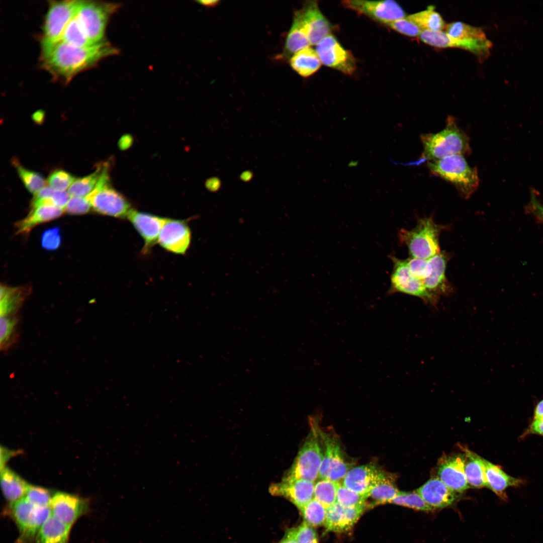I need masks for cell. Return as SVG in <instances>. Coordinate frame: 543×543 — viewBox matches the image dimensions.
<instances>
[{
	"mask_svg": "<svg viewBox=\"0 0 543 543\" xmlns=\"http://www.w3.org/2000/svg\"><path fill=\"white\" fill-rule=\"evenodd\" d=\"M407 18L422 31H442L446 25L441 15L435 11L433 6H429L426 10L410 15Z\"/></svg>",
	"mask_w": 543,
	"mask_h": 543,
	"instance_id": "cell-34",
	"label": "cell"
},
{
	"mask_svg": "<svg viewBox=\"0 0 543 543\" xmlns=\"http://www.w3.org/2000/svg\"><path fill=\"white\" fill-rule=\"evenodd\" d=\"M450 257V253L442 251L429 258L431 272L423 283L426 290L438 299L441 296L450 295L454 291L445 276L447 264Z\"/></svg>",
	"mask_w": 543,
	"mask_h": 543,
	"instance_id": "cell-22",
	"label": "cell"
},
{
	"mask_svg": "<svg viewBox=\"0 0 543 543\" xmlns=\"http://www.w3.org/2000/svg\"><path fill=\"white\" fill-rule=\"evenodd\" d=\"M198 2L200 4H202V5H204V6H206V7H214L215 6H217L219 3V1H214V0H213V1H212V0H210V1H198Z\"/></svg>",
	"mask_w": 543,
	"mask_h": 543,
	"instance_id": "cell-58",
	"label": "cell"
},
{
	"mask_svg": "<svg viewBox=\"0 0 543 543\" xmlns=\"http://www.w3.org/2000/svg\"><path fill=\"white\" fill-rule=\"evenodd\" d=\"M1 470H2L5 467V464L8 460V459L10 458L11 456H13V455L15 454H13V451L6 449L5 448H4L3 449L2 447H1Z\"/></svg>",
	"mask_w": 543,
	"mask_h": 543,
	"instance_id": "cell-55",
	"label": "cell"
},
{
	"mask_svg": "<svg viewBox=\"0 0 543 543\" xmlns=\"http://www.w3.org/2000/svg\"><path fill=\"white\" fill-rule=\"evenodd\" d=\"M447 228L436 224L431 216L419 218L414 228L400 229L398 238L411 257L429 259L440 252L439 236Z\"/></svg>",
	"mask_w": 543,
	"mask_h": 543,
	"instance_id": "cell-4",
	"label": "cell"
},
{
	"mask_svg": "<svg viewBox=\"0 0 543 543\" xmlns=\"http://www.w3.org/2000/svg\"><path fill=\"white\" fill-rule=\"evenodd\" d=\"M487 487L503 499H506V490L510 487H518L522 480L506 474L501 468L484 459Z\"/></svg>",
	"mask_w": 543,
	"mask_h": 543,
	"instance_id": "cell-26",
	"label": "cell"
},
{
	"mask_svg": "<svg viewBox=\"0 0 543 543\" xmlns=\"http://www.w3.org/2000/svg\"><path fill=\"white\" fill-rule=\"evenodd\" d=\"M63 210L56 206L43 203L32 208L24 219L16 223V233L28 234L36 226L55 219L62 215Z\"/></svg>",
	"mask_w": 543,
	"mask_h": 543,
	"instance_id": "cell-25",
	"label": "cell"
},
{
	"mask_svg": "<svg viewBox=\"0 0 543 543\" xmlns=\"http://www.w3.org/2000/svg\"><path fill=\"white\" fill-rule=\"evenodd\" d=\"M54 191L55 190L49 186H45L35 195L31 202V208L36 207L44 200L49 199Z\"/></svg>",
	"mask_w": 543,
	"mask_h": 543,
	"instance_id": "cell-52",
	"label": "cell"
},
{
	"mask_svg": "<svg viewBox=\"0 0 543 543\" xmlns=\"http://www.w3.org/2000/svg\"><path fill=\"white\" fill-rule=\"evenodd\" d=\"M70 527L51 514L38 532L35 543H68Z\"/></svg>",
	"mask_w": 543,
	"mask_h": 543,
	"instance_id": "cell-30",
	"label": "cell"
},
{
	"mask_svg": "<svg viewBox=\"0 0 543 543\" xmlns=\"http://www.w3.org/2000/svg\"><path fill=\"white\" fill-rule=\"evenodd\" d=\"M543 418V399L539 401L535 406L533 419H537Z\"/></svg>",
	"mask_w": 543,
	"mask_h": 543,
	"instance_id": "cell-56",
	"label": "cell"
},
{
	"mask_svg": "<svg viewBox=\"0 0 543 543\" xmlns=\"http://www.w3.org/2000/svg\"><path fill=\"white\" fill-rule=\"evenodd\" d=\"M13 162L21 179L30 193L35 195L45 187L46 181L41 174L24 167L16 160Z\"/></svg>",
	"mask_w": 543,
	"mask_h": 543,
	"instance_id": "cell-39",
	"label": "cell"
},
{
	"mask_svg": "<svg viewBox=\"0 0 543 543\" xmlns=\"http://www.w3.org/2000/svg\"><path fill=\"white\" fill-rule=\"evenodd\" d=\"M81 2L79 0L49 2L41 45L52 44L61 40L67 25L76 15Z\"/></svg>",
	"mask_w": 543,
	"mask_h": 543,
	"instance_id": "cell-9",
	"label": "cell"
},
{
	"mask_svg": "<svg viewBox=\"0 0 543 543\" xmlns=\"http://www.w3.org/2000/svg\"><path fill=\"white\" fill-rule=\"evenodd\" d=\"M390 257L393 263V268L388 294L399 293L413 296L421 299L426 304L436 306L439 299L430 294L423 282L410 273L406 259L392 255Z\"/></svg>",
	"mask_w": 543,
	"mask_h": 543,
	"instance_id": "cell-11",
	"label": "cell"
},
{
	"mask_svg": "<svg viewBox=\"0 0 543 543\" xmlns=\"http://www.w3.org/2000/svg\"><path fill=\"white\" fill-rule=\"evenodd\" d=\"M427 167L432 174L453 185L464 199L470 198L478 188L477 169L471 167L463 155H452L428 162Z\"/></svg>",
	"mask_w": 543,
	"mask_h": 543,
	"instance_id": "cell-3",
	"label": "cell"
},
{
	"mask_svg": "<svg viewBox=\"0 0 543 543\" xmlns=\"http://www.w3.org/2000/svg\"><path fill=\"white\" fill-rule=\"evenodd\" d=\"M41 245L46 250H53L57 249L61 244V235L58 227L45 230L41 236Z\"/></svg>",
	"mask_w": 543,
	"mask_h": 543,
	"instance_id": "cell-47",
	"label": "cell"
},
{
	"mask_svg": "<svg viewBox=\"0 0 543 543\" xmlns=\"http://www.w3.org/2000/svg\"><path fill=\"white\" fill-rule=\"evenodd\" d=\"M391 503L421 511H429L434 510L424 501L416 491L414 492L399 491Z\"/></svg>",
	"mask_w": 543,
	"mask_h": 543,
	"instance_id": "cell-41",
	"label": "cell"
},
{
	"mask_svg": "<svg viewBox=\"0 0 543 543\" xmlns=\"http://www.w3.org/2000/svg\"><path fill=\"white\" fill-rule=\"evenodd\" d=\"M191 237V229L185 220L167 218L158 243L170 252L184 254L189 248Z\"/></svg>",
	"mask_w": 543,
	"mask_h": 543,
	"instance_id": "cell-15",
	"label": "cell"
},
{
	"mask_svg": "<svg viewBox=\"0 0 543 543\" xmlns=\"http://www.w3.org/2000/svg\"><path fill=\"white\" fill-rule=\"evenodd\" d=\"M28 287L1 286V316L18 315V312L30 294Z\"/></svg>",
	"mask_w": 543,
	"mask_h": 543,
	"instance_id": "cell-28",
	"label": "cell"
},
{
	"mask_svg": "<svg viewBox=\"0 0 543 543\" xmlns=\"http://www.w3.org/2000/svg\"><path fill=\"white\" fill-rule=\"evenodd\" d=\"M90 204L85 197H70L64 210L70 214L80 215L87 213L90 209Z\"/></svg>",
	"mask_w": 543,
	"mask_h": 543,
	"instance_id": "cell-48",
	"label": "cell"
},
{
	"mask_svg": "<svg viewBox=\"0 0 543 543\" xmlns=\"http://www.w3.org/2000/svg\"><path fill=\"white\" fill-rule=\"evenodd\" d=\"M410 273L422 282L430 275L431 266L429 259L410 257L406 259Z\"/></svg>",
	"mask_w": 543,
	"mask_h": 543,
	"instance_id": "cell-45",
	"label": "cell"
},
{
	"mask_svg": "<svg viewBox=\"0 0 543 543\" xmlns=\"http://www.w3.org/2000/svg\"><path fill=\"white\" fill-rule=\"evenodd\" d=\"M280 543H298L296 538V528L289 530Z\"/></svg>",
	"mask_w": 543,
	"mask_h": 543,
	"instance_id": "cell-54",
	"label": "cell"
},
{
	"mask_svg": "<svg viewBox=\"0 0 543 543\" xmlns=\"http://www.w3.org/2000/svg\"><path fill=\"white\" fill-rule=\"evenodd\" d=\"M316 46L315 50L322 64L346 75H351L355 71L356 63L354 56L332 34L325 37Z\"/></svg>",
	"mask_w": 543,
	"mask_h": 543,
	"instance_id": "cell-12",
	"label": "cell"
},
{
	"mask_svg": "<svg viewBox=\"0 0 543 543\" xmlns=\"http://www.w3.org/2000/svg\"><path fill=\"white\" fill-rule=\"evenodd\" d=\"M310 46L299 10L294 14L293 23L286 39L284 54L286 57H291L296 52Z\"/></svg>",
	"mask_w": 543,
	"mask_h": 543,
	"instance_id": "cell-29",
	"label": "cell"
},
{
	"mask_svg": "<svg viewBox=\"0 0 543 543\" xmlns=\"http://www.w3.org/2000/svg\"><path fill=\"white\" fill-rule=\"evenodd\" d=\"M526 210L530 213L539 223L543 224V205L538 201L535 196L531 194L530 200L527 206Z\"/></svg>",
	"mask_w": 543,
	"mask_h": 543,
	"instance_id": "cell-50",
	"label": "cell"
},
{
	"mask_svg": "<svg viewBox=\"0 0 543 543\" xmlns=\"http://www.w3.org/2000/svg\"><path fill=\"white\" fill-rule=\"evenodd\" d=\"M318 431L313 427L284 479H301L314 482L318 478L323 450Z\"/></svg>",
	"mask_w": 543,
	"mask_h": 543,
	"instance_id": "cell-6",
	"label": "cell"
},
{
	"mask_svg": "<svg viewBox=\"0 0 543 543\" xmlns=\"http://www.w3.org/2000/svg\"><path fill=\"white\" fill-rule=\"evenodd\" d=\"M464 451L465 474L469 486L475 488L487 487L484 459L467 448Z\"/></svg>",
	"mask_w": 543,
	"mask_h": 543,
	"instance_id": "cell-32",
	"label": "cell"
},
{
	"mask_svg": "<svg viewBox=\"0 0 543 543\" xmlns=\"http://www.w3.org/2000/svg\"><path fill=\"white\" fill-rule=\"evenodd\" d=\"M366 505L344 507L337 502L327 508L324 525L327 530L343 532L349 530L357 521Z\"/></svg>",
	"mask_w": 543,
	"mask_h": 543,
	"instance_id": "cell-24",
	"label": "cell"
},
{
	"mask_svg": "<svg viewBox=\"0 0 543 543\" xmlns=\"http://www.w3.org/2000/svg\"><path fill=\"white\" fill-rule=\"evenodd\" d=\"M0 348L8 351L20 336V318L18 315L1 316Z\"/></svg>",
	"mask_w": 543,
	"mask_h": 543,
	"instance_id": "cell-33",
	"label": "cell"
},
{
	"mask_svg": "<svg viewBox=\"0 0 543 543\" xmlns=\"http://www.w3.org/2000/svg\"><path fill=\"white\" fill-rule=\"evenodd\" d=\"M70 196L68 192L55 191L49 198V200L52 205L63 209L69 200Z\"/></svg>",
	"mask_w": 543,
	"mask_h": 543,
	"instance_id": "cell-51",
	"label": "cell"
},
{
	"mask_svg": "<svg viewBox=\"0 0 543 543\" xmlns=\"http://www.w3.org/2000/svg\"><path fill=\"white\" fill-rule=\"evenodd\" d=\"M300 11L310 45H316L331 34V25L320 11L317 1L306 2Z\"/></svg>",
	"mask_w": 543,
	"mask_h": 543,
	"instance_id": "cell-21",
	"label": "cell"
},
{
	"mask_svg": "<svg viewBox=\"0 0 543 543\" xmlns=\"http://www.w3.org/2000/svg\"><path fill=\"white\" fill-rule=\"evenodd\" d=\"M60 40L71 45L79 47H87L96 45L92 43L84 33L76 15L67 25Z\"/></svg>",
	"mask_w": 543,
	"mask_h": 543,
	"instance_id": "cell-36",
	"label": "cell"
},
{
	"mask_svg": "<svg viewBox=\"0 0 543 543\" xmlns=\"http://www.w3.org/2000/svg\"><path fill=\"white\" fill-rule=\"evenodd\" d=\"M53 495L45 488L29 485L25 497L35 506H50Z\"/></svg>",
	"mask_w": 543,
	"mask_h": 543,
	"instance_id": "cell-43",
	"label": "cell"
},
{
	"mask_svg": "<svg viewBox=\"0 0 543 543\" xmlns=\"http://www.w3.org/2000/svg\"><path fill=\"white\" fill-rule=\"evenodd\" d=\"M339 484L327 479H320L315 484L314 498L328 508L336 502Z\"/></svg>",
	"mask_w": 543,
	"mask_h": 543,
	"instance_id": "cell-37",
	"label": "cell"
},
{
	"mask_svg": "<svg viewBox=\"0 0 543 543\" xmlns=\"http://www.w3.org/2000/svg\"><path fill=\"white\" fill-rule=\"evenodd\" d=\"M416 491L434 509L450 505L458 497V493L437 476L430 478Z\"/></svg>",
	"mask_w": 543,
	"mask_h": 543,
	"instance_id": "cell-23",
	"label": "cell"
},
{
	"mask_svg": "<svg viewBox=\"0 0 543 543\" xmlns=\"http://www.w3.org/2000/svg\"><path fill=\"white\" fill-rule=\"evenodd\" d=\"M75 178L70 173L62 169L52 172L49 176L48 183L54 190L64 191L69 188Z\"/></svg>",
	"mask_w": 543,
	"mask_h": 543,
	"instance_id": "cell-44",
	"label": "cell"
},
{
	"mask_svg": "<svg viewBox=\"0 0 543 543\" xmlns=\"http://www.w3.org/2000/svg\"><path fill=\"white\" fill-rule=\"evenodd\" d=\"M117 4L95 1H81L76 17L85 34L93 44L105 41L106 26L116 11Z\"/></svg>",
	"mask_w": 543,
	"mask_h": 543,
	"instance_id": "cell-7",
	"label": "cell"
},
{
	"mask_svg": "<svg viewBox=\"0 0 543 543\" xmlns=\"http://www.w3.org/2000/svg\"><path fill=\"white\" fill-rule=\"evenodd\" d=\"M388 476L375 465L368 464L349 470L342 484L349 489L369 496L372 489Z\"/></svg>",
	"mask_w": 543,
	"mask_h": 543,
	"instance_id": "cell-18",
	"label": "cell"
},
{
	"mask_svg": "<svg viewBox=\"0 0 543 543\" xmlns=\"http://www.w3.org/2000/svg\"><path fill=\"white\" fill-rule=\"evenodd\" d=\"M465 454H454L442 457L438 464L436 476L457 493L470 487L465 474Z\"/></svg>",
	"mask_w": 543,
	"mask_h": 543,
	"instance_id": "cell-19",
	"label": "cell"
},
{
	"mask_svg": "<svg viewBox=\"0 0 543 543\" xmlns=\"http://www.w3.org/2000/svg\"><path fill=\"white\" fill-rule=\"evenodd\" d=\"M300 510L305 522L310 525L319 526L324 524L327 508L315 498Z\"/></svg>",
	"mask_w": 543,
	"mask_h": 543,
	"instance_id": "cell-38",
	"label": "cell"
},
{
	"mask_svg": "<svg viewBox=\"0 0 543 543\" xmlns=\"http://www.w3.org/2000/svg\"><path fill=\"white\" fill-rule=\"evenodd\" d=\"M44 113L41 111L35 113L32 117L33 120L37 124H41L44 120Z\"/></svg>",
	"mask_w": 543,
	"mask_h": 543,
	"instance_id": "cell-57",
	"label": "cell"
},
{
	"mask_svg": "<svg viewBox=\"0 0 543 543\" xmlns=\"http://www.w3.org/2000/svg\"><path fill=\"white\" fill-rule=\"evenodd\" d=\"M292 69L303 77H309L320 68L321 62L315 49L308 47L295 53L290 57Z\"/></svg>",
	"mask_w": 543,
	"mask_h": 543,
	"instance_id": "cell-31",
	"label": "cell"
},
{
	"mask_svg": "<svg viewBox=\"0 0 543 543\" xmlns=\"http://www.w3.org/2000/svg\"><path fill=\"white\" fill-rule=\"evenodd\" d=\"M41 67L56 79L66 83L103 58L117 52L106 41L87 47H79L60 40L41 45Z\"/></svg>",
	"mask_w": 543,
	"mask_h": 543,
	"instance_id": "cell-1",
	"label": "cell"
},
{
	"mask_svg": "<svg viewBox=\"0 0 543 543\" xmlns=\"http://www.w3.org/2000/svg\"><path fill=\"white\" fill-rule=\"evenodd\" d=\"M50 507L53 516L71 526L87 511L88 504L86 500L77 495L58 492L53 495Z\"/></svg>",
	"mask_w": 543,
	"mask_h": 543,
	"instance_id": "cell-17",
	"label": "cell"
},
{
	"mask_svg": "<svg viewBox=\"0 0 543 543\" xmlns=\"http://www.w3.org/2000/svg\"><path fill=\"white\" fill-rule=\"evenodd\" d=\"M319 435L323 448L318 478L339 483L343 480L349 467L337 440L325 433L321 432Z\"/></svg>",
	"mask_w": 543,
	"mask_h": 543,
	"instance_id": "cell-14",
	"label": "cell"
},
{
	"mask_svg": "<svg viewBox=\"0 0 543 543\" xmlns=\"http://www.w3.org/2000/svg\"><path fill=\"white\" fill-rule=\"evenodd\" d=\"M1 485L10 507L24 497L29 484L14 471L5 467L1 470Z\"/></svg>",
	"mask_w": 543,
	"mask_h": 543,
	"instance_id": "cell-27",
	"label": "cell"
},
{
	"mask_svg": "<svg viewBox=\"0 0 543 543\" xmlns=\"http://www.w3.org/2000/svg\"><path fill=\"white\" fill-rule=\"evenodd\" d=\"M314 482L301 479H284L271 484L269 493L288 499L299 509L314 498Z\"/></svg>",
	"mask_w": 543,
	"mask_h": 543,
	"instance_id": "cell-16",
	"label": "cell"
},
{
	"mask_svg": "<svg viewBox=\"0 0 543 543\" xmlns=\"http://www.w3.org/2000/svg\"><path fill=\"white\" fill-rule=\"evenodd\" d=\"M529 434H537L543 436V418L533 419L523 436Z\"/></svg>",
	"mask_w": 543,
	"mask_h": 543,
	"instance_id": "cell-53",
	"label": "cell"
},
{
	"mask_svg": "<svg viewBox=\"0 0 543 543\" xmlns=\"http://www.w3.org/2000/svg\"><path fill=\"white\" fill-rule=\"evenodd\" d=\"M393 30L409 37L419 36L422 30L407 18L394 21L387 25Z\"/></svg>",
	"mask_w": 543,
	"mask_h": 543,
	"instance_id": "cell-46",
	"label": "cell"
},
{
	"mask_svg": "<svg viewBox=\"0 0 543 543\" xmlns=\"http://www.w3.org/2000/svg\"><path fill=\"white\" fill-rule=\"evenodd\" d=\"M296 532L298 543H318L315 531L306 522L296 528Z\"/></svg>",
	"mask_w": 543,
	"mask_h": 543,
	"instance_id": "cell-49",
	"label": "cell"
},
{
	"mask_svg": "<svg viewBox=\"0 0 543 543\" xmlns=\"http://www.w3.org/2000/svg\"><path fill=\"white\" fill-rule=\"evenodd\" d=\"M450 37V48L456 47L468 50L480 59L486 58L492 47L483 30L479 27L461 22L450 23L445 28Z\"/></svg>",
	"mask_w": 543,
	"mask_h": 543,
	"instance_id": "cell-10",
	"label": "cell"
},
{
	"mask_svg": "<svg viewBox=\"0 0 543 543\" xmlns=\"http://www.w3.org/2000/svg\"><path fill=\"white\" fill-rule=\"evenodd\" d=\"M127 219L144 241L143 253H147L158 242L160 231L167 218L133 209Z\"/></svg>",
	"mask_w": 543,
	"mask_h": 543,
	"instance_id": "cell-20",
	"label": "cell"
},
{
	"mask_svg": "<svg viewBox=\"0 0 543 543\" xmlns=\"http://www.w3.org/2000/svg\"><path fill=\"white\" fill-rule=\"evenodd\" d=\"M9 509L20 531L16 543L31 542L51 515L49 506H35L25 497L10 506Z\"/></svg>",
	"mask_w": 543,
	"mask_h": 543,
	"instance_id": "cell-8",
	"label": "cell"
},
{
	"mask_svg": "<svg viewBox=\"0 0 543 543\" xmlns=\"http://www.w3.org/2000/svg\"><path fill=\"white\" fill-rule=\"evenodd\" d=\"M420 139L423 150L416 161L417 165L452 155H464L471 153L469 138L452 117L447 118L442 130L435 133L422 134Z\"/></svg>",
	"mask_w": 543,
	"mask_h": 543,
	"instance_id": "cell-2",
	"label": "cell"
},
{
	"mask_svg": "<svg viewBox=\"0 0 543 543\" xmlns=\"http://www.w3.org/2000/svg\"><path fill=\"white\" fill-rule=\"evenodd\" d=\"M109 164L102 163L101 173L96 187L85 197L97 213L120 219L128 218L133 210L129 201L111 184Z\"/></svg>",
	"mask_w": 543,
	"mask_h": 543,
	"instance_id": "cell-5",
	"label": "cell"
},
{
	"mask_svg": "<svg viewBox=\"0 0 543 543\" xmlns=\"http://www.w3.org/2000/svg\"><path fill=\"white\" fill-rule=\"evenodd\" d=\"M341 4L346 9L386 25L406 17L403 9L392 0H346Z\"/></svg>",
	"mask_w": 543,
	"mask_h": 543,
	"instance_id": "cell-13",
	"label": "cell"
},
{
	"mask_svg": "<svg viewBox=\"0 0 543 543\" xmlns=\"http://www.w3.org/2000/svg\"><path fill=\"white\" fill-rule=\"evenodd\" d=\"M398 492L391 478L388 477L372 489L369 497L377 503H391Z\"/></svg>",
	"mask_w": 543,
	"mask_h": 543,
	"instance_id": "cell-40",
	"label": "cell"
},
{
	"mask_svg": "<svg viewBox=\"0 0 543 543\" xmlns=\"http://www.w3.org/2000/svg\"><path fill=\"white\" fill-rule=\"evenodd\" d=\"M102 163L97 166L95 171L84 177L75 179L68 190L71 197H85L94 189L99 179Z\"/></svg>",
	"mask_w": 543,
	"mask_h": 543,
	"instance_id": "cell-35",
	"label": "cell"
},
{
	"mask_svg": "<svg viewBox=\"0 0 543 543\" xmlns=\"http://www.w3.org/2000/svg\"><path fill=\"white\" fill-rule=\"evenodd\" d=\"M369 496L354 492L343 484L339 483L336 497V502L344 507H355L366 505Z\"/></svg>",
	"mask_w": 543,
	"mask_h": 543,
	"instance_id": "cell-42",
	"label": "cell"
}]
</instances>
